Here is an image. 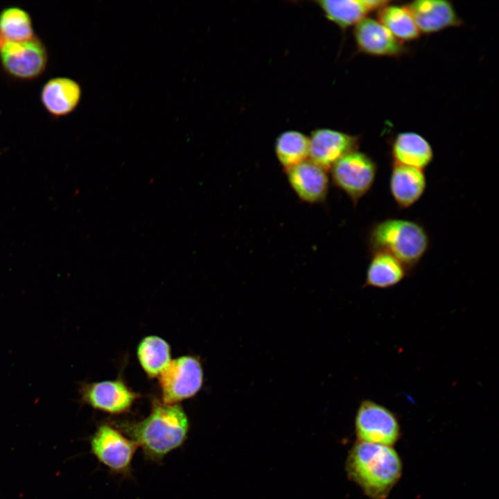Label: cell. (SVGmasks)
Segmentation results:
<instances>
[{
	"label": "cell",
	"instance_id": "d6986e66",
	"mask_svg": "<svg viewBox=\"0 0 499 499\" xmlns=\"http://www.w3.org/2000/svg\"><path fill=\"white\" fill-rule=\"evenodd\" d=\"M139 362L150 377L159 376L170 362V347L163 338L149 335L137 347Z\"/></svg>",
	"mask_w": 499,
	"mask_h": 499
},
{
	"label": "cell",
	"instance_id": "5bb4252c",
	"mask_svg": "<svg viewBox=\"0 0 499 499\" xmlns=\"http://www.w3.org/2000/svg\"><path fill=\"white\" fill-rule=\"evenodd\" d=\"M426 184V177L422 169L392 164L389 190L400 208H409L415 204L424 193Z\"/></svg>",
	"mask_w": 499,
	"mask_h": 499
},
{
	"label": "cell",
	"instance_id": "277c9868",
	"mask_svg": "<svg viewBox=\"0 0 499 499\" xmlns=\"http://www.w3.org/2000/svg\"><path fill=\"white\" fill-rule=\"evenodd\" d=\"M331 170L334 184L356 205L372 187L377 165L368 155L355 150L340 158Z\"/></svg>",
	"mask_w": 499,
	"mask_h": 499
},
{
	"label": "cell",
	"instance_id": "7a4b0ae2",
	"mask_svg": "<svg viewBox=\"0 0 499 499\" xmlns=\"http://www.w3.org/2000/svg\"><path fill=\"white\" fill-rule=\"evenodd\" d=\"M349 477L371 499H385L402 473L401 459L392 446L359 441L348 455Z\"/></svg>",
	"mask_w": 499,
	"mask_h": 499
},
{
	"label": "cell",
	"instance_id": "4fadbf2b",
	"mask_svg": "<svg viewBox=\"0 0 499 499\" xmlns=\"http://www.w3.org/2000/svg\"><path fill=\"white\" fill-rule=\"evenodd\" d=\"M356 42L359 49L376 56H394L403 51L397 40L383 24L372 18L365 17L356 25Z\"/></svg>",
	"mask_w": 499,
	"mask_h": 499
},
{
	"label": "cell",
	"instance_id": "7402d4cb",
	"mask_svg": "<svg viewBox=\"0 0 499 499\" xmlns=\"http://www.w3.org/2000/svg\"><path fill=\"white\" fill-rule=\"evenodd\" d=\"M379 22L399 41L417 39L419 35L414 20L405 6H386L379 10Z\"/></svg>",
	"mask_w": 499,
	"mask_h": 499
},
{
	"label": "cell",
	"instance_id": "52a82bcc",
	"mask_svg": "<svg viewBox=\"0 0 499 499\" xmlns=\"http://www.w3.org/2000/svg\"><path fill=\"white\" fill-rule=\"evenodd\" d=\"M91 450L96 459L110 471L128 475L138 448L137 443L118 428L104 423L91 439Z\"/></svg>",
	"mask_w": 499,
	"mask_h": 499
},
{
	"label": "cell",
	"instance_id": "5b68a950",
	"mask_svg": "<svg viewBox=\"0 0 499 499\" xmlns=\"http://www.w3.org/2000/svg\"><path fill=\"white\" fill-rule=\"evenodd\" d=\"M47 62L46 48L37 36L24 42L0 43V64L4 71L14 78H37L44 73Z\"/></svg>",
	"mask_w": 499,
	"mask_h": 499
},
{
	"label": "cell",
	"instance_id": "9a60e30c",
	"mask_svg": "<svg viewBox=\"0 0 499 499\" xmlns=\"http://www.w3.org/2000/svg\"><path fill=\"white\" fill-rule=\"evenodd\" d=\"M80 85L69 78L56 77L49 80L40 92L41 102L52 116L60 117L72 112L80 101Z\"/></svg>",
	"mask_w": 499,
	"mask_h": 499
},
{
	"label": "cell",
	"instance_id": "6da1fadb",
	"mask_svg": "<svg viewBox=\"0 0 499 499\" xmlns=\"http://www.w3.org/2000/svg\"><path fill=\"white\" fill-rule=\"evenodd\" d=\"M134 441L146 457L159 461L181 447L188 437L189 418L177 404H154L150 414L134 422H121L117 427Z\"/></svg>",
	"mask_w": 499,
	"mask_h": 499
},
{
	"label": "cell",
	"instance_id": "9c48e42d",
	"mask_svg": "<svg viewBox=\"0 0 499 499\" xmlns=\"http://www.w3.org/2000/svg\"><path fill=\"white\" fill-rule=\"evenodd\" d=\"M81 399L93 408L109 414L128 411L138 395L122 380H104L82 385Z\"/></svg>",
	"mask_w": 499,
	"mask_h": 499
},
{
	"label": "cell",
	"instance_id": "8fae6325",
	"mask_svg": "<svg viewBox=\"0 0 499 499\" xmlns=\"http://www.w3.org/2000/svg\"><path fill=\"white\" fill-rule=\"evenodd\" d=\"M292 189L301 200L311 204L325 201L329 189L326 171L306 159L284 170Z\"/></svg>",
	"mask_w": 499,
	"mask_h": 499
},
{
	"label": "cell",
	"instance_id": "3957f363",
	"mask_svg": "<svg viewBox=\"0 0 499 499\" xmlns=\"http://www.w3.org/2000/svg\"><path fill=\"white\" fill-rule=\"evenodd\" d=\"M367 241L371 254H389L408 272L419 263L430 245L428 234L421 224L401 218H387L374 224Z\"/></svg>",
	"mask_w": 499,
	"mask_h": 499
},
{
	"label": "cell",
	"instance_id": "ffe728a7",
	"mask_svg": "<svg viewBox=\"0 0 499 499\" xmlns=\"http://www.w3.org/2000/svg\"><path fill=\"white\" fill-rule=\"evenodd\" d=\"M29 13L17 6H9L0 12V43L24 42L35 37Z\"/></svg>",
	"mask_w": 499,
	"mask_h": 499
},
{
	"label": "cell",
	"instance_id": "44dd1931",
	"mask_svg": "<svg viewBox=\"0 0 499 499\" xmlns=\"http://www.w3.org/2000/svg\"><path fill=\"white\" fill-rule=\"evenodd\" d=\"M277 157L284 170L294 166L309 157V138L296 130L281 133L276 139Z\"/></svg>",
	"mask_w": 499,
	"mask_h": 499
},
{
	"label": "cell",
	"instance_id": "e0dca14e",
	"mask_svg": "<svg viewBox=\"0 0 499 499\" xmlns=\"http://www.w3.org/2000/svg\"><path fill=\"white\" fill-rule=\"evenodd\" d=\"M392 155L393 164L423 169L432 161L433 151L422 136L414 132H403L392 143Z\"/></svg>",
	"mask_w": 499,
	"mask_h": 499
},
{
	"label": "cell",
	"instance_id": "7c38bea8",
	"mask_svg": "<svg viewBox=\"0 0 499 499\" xmlns=\"http://www.w3.org/2000/svg\"><path fill=\"white\" fill-rule=\"evenodd\" d=\"M405 7L420 33H435L460 24L453 5L445 0H417Z\"/></svg>",
	"mask_w": 499,
	"mask_h": 499
},
{
	"label": "cell",
	"instance_id": "2e32d148",
	"mask_svg": "<svg viewBox=\"0 0 499 499\" xmlns=\"http://www.w3.org/2000/svg\"><path fill=\"white\" fill-rule=\"evenodd\" d=\"M385 0H319L316 3L325 17L342 28L356 25L371 11L387 6Z\"/></svg>",
	"mask_w": 499,
	"mask_h": 499
},
{
	"label": "cell",
	"instance_id": "8992f818",
	"mask_svg": "<svg viewBox=\"0 0 499 499\" xmlns=\"http://www.w3.org/2000/svg\"><path fill=\"white\" fill-rule=\"evenodd\" d=\"M159 376L162 403L164 404H177L193 397L200 391L203 383L202 365L191 356L171 360Z\"/></svg>",
	"mask_w": 499,
	"mask_h": 499
},
{
	"label": "cell",
	"instance_id": "ba28073f",
	"mask_svg": "<svg viewBox=\"0 0 499 499\" xmlns=\"http://www.w3.org/2000/svg\"><path fill=\"white\" fill-rule=\"evenodd\" d=\"M355 428L359 441L392 446L400 435L396 415L371 400L362 401L356 414Z\"/></svg>",
	"mask_w": 499,
	"mask_h": 499
},
{
	"label": "cell",
	"instance_id": "30bf717a",
	"mask_svg": "<svg viewBox=\"0 0 499 499\" xmlns=\"http://www.w3.org/2000/svg\"><path fill=\"white\" fill-rule=\"evenodd\" d=\"M308 138L310 160L326 171L358 143V137L329 128L316 129Z\"/></svg>",
	"mask_w": 499,
	"mask_h": 499
},
{
	"label": "cell",
	"instance_id": "ac0fdd59",
	"mask_svg": "<svg viewBox=\"0 0 499 499\" xmlns=\"http://www.w3.org/2000/svg\"><path fill=\"white\" fill-rule=\"evenodd\" d=\"M365 287L389 288L400 283L409 273L395 257L383 252L371 253Z\"/></svg>",
	"mask_w": 499,
	"mask_h": 499
}]
</instances>
